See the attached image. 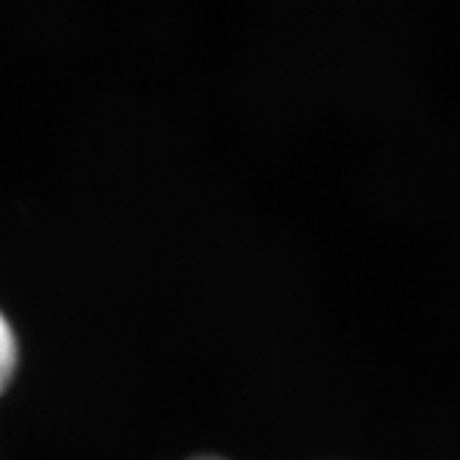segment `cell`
<instances>
[{"mask_svg": "<svg viewBox=\"0 0 460 460\" xmlns=\"http://www.w3.org/2000/svg\"><path fill=\"white\" fill-rule=\"evenodd\" d=\"M18 358H21V345H18L16 330L8 314L0 310V394L11 386L16 376Z\"/></svg>", "mask_w": 460, "mask_h": 460, "instance_id": "cell-1", "label": "cell"}, {"mask_svg": "<svg viewBox=\"0 0 460 460\" xmlns=\"http://www.w3.org/2000/svg\"><path fill=\"white\" fill-rule=\"evenodd\" d=\"M195 460H220V458H195Z\"/></svg>", "mask_w": 460, "mask_h": 460, "instance_id": "cell-2", "label": "cell"}]
</instances>
